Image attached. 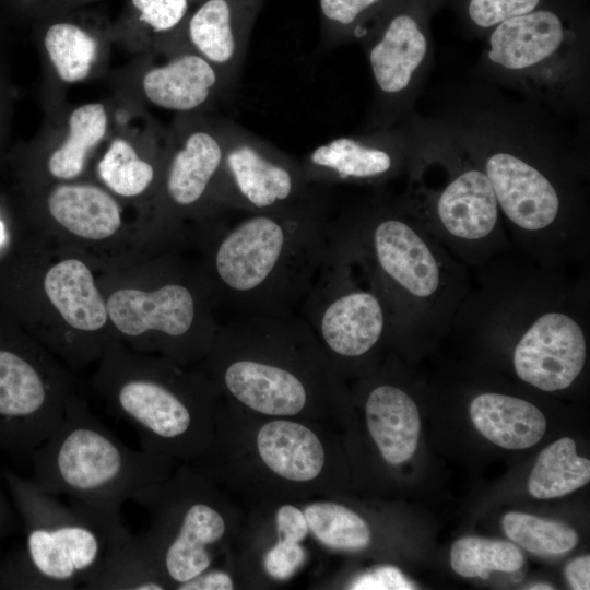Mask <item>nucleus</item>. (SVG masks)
<instances>
[{"label":"nucleus","mask_w":590,"mask_h":590,"mask_svg":"<svg viewBox=\"0 0 590 590\" xmlns=\"http://www.w3.org/2000/svg\"><path fill=\"white\" fill-rule=\"evenodd\" d=\"M563 38L562 22L556 14L529 12L498 24L489 37L488 58L510 70L530 68L551 57Z\"/></svg>","instance_id":"obj_25"},{"label":"nucleus","mask_w":590,"mask_h":590,"mask_svg":"<svg viewBox=\"0 0 590 590\" xmlns=\"http://www.w3.org/2000/svg\"><path fill=\"white\" fill-rule=\"evenodd\" d=\"M266 0H204L190 13L176 51L199 54L234 90L250 36Z\"/></svg>","instance_id":"obj_19"},{"label":"nucleus","mask_w":590,"mask_h":590,"mask_svg":"<svg viewBox=\"0 0 590 590\" xmlns=\"http://www.w3.org/2000/svg\"><path fill=\"white\" fill-rule=\"evenodd\" d=\"M475 428L506 449H524L538 444L546 429L543 413L532 403L500 393H482L470 404Z\"/></svg>","instance_id":"obj_28"},{"label":"nucleus","mask_w":590,"mask_h":590,"mask_svg":"<svg viewBox=\"0 0 590 590\" xmlns=\"http://www.w3.org/2000/svg\"><path fill=\"white\" fill-rule=\"evenodd\" d=\"M300 161L226 118V145L217 187L223 214L267 212L324 201Z\"/></svg>","instance_id":"obj_14"},{"label":"nucleus","mask_w":590,"mask_h":590,"mask_svg":"<svg viewBox=\"0 0 590 590\" xmlns=\"http://www.w3.org/2000/svg\"><path fill=\"white\" fill-rule=\"evenodd\" d=\"M140 25L123 45L138 56L175 52L190 15L191 0H131Z\"/></svg>","instance_id":"obj_30"},{"label":"nucleus","mask_w":590,"mask_h":590,"mask_svg":"<svg viewBox=\"0 0 590 590\" xmlns=\"http://www.w3.org/2000/svg\"><path fill=\"white\" fill-rule=\"evenodd\" d=\"M237 580L229 568L210 567L191 580L180 585L177 590H233Z\"/></svg>","instance_id":"obj_37"},{"label":"nucleus","mask_w":590,"mask_h":590,"mask_svg":"<svg viewBox=\"0 0 590 590\" xmlns=\"http://www.w3.org/2000/svg\"><path fill=\"white\" fill-rule=\"evenodd\" d=\"M97 280L115 341L189 367L206 356L220 323L200 263L164 251L103 268Z\"/></svg>","instance_id":"obj_4"},{"label":"nucleus","mask_w":590,"mask_h":590,"mask_svg":"<svg viewBox=\"0 0 590 590\" xmlns=\"http://www.w3.org/2000/svg\"><path fill=\"white\" fill-rule=\"evenodd\" d=\"M529 589H534V590H538V589H542V590H550V589H553L552 586L550 585H544V583H538V585H532L531 587H529Z\"/></svg>","instance_id":"obj_39"},{"label":"nucleus","mask_w":590,"mask_h":590,"mask_svg":"<svg viewBox=\"0 0 590 590\" xmlns=\"http://www.w3.org/2000/svg\"><path fill=\"white\" fill-rule=\"evenodd\" d=\"M46 238L76 248L101 268L137 257L139 225L127 206L95 179L39 184Z\"/></svg>","instance_id":"obj_13"},{"label":"nucleus","mask_w":590,"mask_h":590,"mask_svg":"<svg viewBox=\"0 0 590 590\" xmlns=\"http://www.w3.org/2000/svg\"><path fill=\"white\" fill-rule=\"evenodd\" d=\"M386 141L341 137L320 144L300 161L307 180L316 186L377 181L397 166Z\"/></svg>","instance_id":"obj_21"},{"label":"nucleus","mask_w":590,"mask_h":590,"mask_svg":"<svg viewBox=\"0 0 590 590\" xmlns=\"http://www.w3.org/2000/svg\"><path fill=\"white\" fill-rule=\"evenodd\" d=\"M33 481L71 505L108 522L120 519L121 505L167 476L179 462L118 439L75 392L55 432L31 455Z\"/></svg>","instance_id":"obj_6"},{"label":"nucleus","mask_w":590,"mask_h":590,"mask_svg":"<svg viewBox=\"0 0 590 590\" xmlns=\"http://www.w3.org/2000/svg\"><path fill=\"white\" fill-rule=\"evenodd\" d=\"M352 590H413L415 585L394 566H379L353 577L345 586Z\"/></svg>","instance_id":"obj_36"},{"label":"nucleus","mask_w":590,"mask_h":590,"mask_svg":"<svg viewBox=\"0 0 590 590\" xmlns=\"http://www.w3.org/2000/svg\"><path fill=\"white\" fill-rule=\"evenodd\" d=\"M356 267L329 244L326 259L300 303L308 324L341 378L354 362L367 358L390 327L387 306ZM363 273V272H362Z\"/></svg>","instance_id":"obj_11"},{"label":"nucleus","mask_w":590,"mask_h":590,"mask_svg":"<svg viewBox=\"0 0 590 590\" xmlns=\"http://www.w3.org/2000/svg\"><path fill=\"white\" fill-rule=\"evenodd\" d=\"M442 228L457 240L475 243L488 237L498 221V202L484 170L468 169L451 180L436 202Z\"/></svg>","instance_id":"obj_23"},{"label":"nucleus","mask_w":590,"mask_h":590,"mask_svg":"<svg viewBox=\"0 0 590 590\" xmlns=\"http://www.w3.org/2000/svg\"><path fill=\"white\" fill-rule=\"evenodd\" d=\"M484 172L498 206L514 225L528 233H541L555 223L559 196L538 168L517 155L496 152L486 158Z\"/></svg>","instance_id":"obj_20"},{"label":"nucleus","mask_w":590,"mask_h":590,"mask_svg":"<svg viewBox=\"0 0 590 590\" xmlns=\"http://www.w3.org/2000/svg\"><path fill=\"white\" fill-rule=\"evenodd\" d=\"M3 516H4V508H3V505H2L1 499H0V527H1L2 521L4 519Z\"/></svg>","instance_id":"obj_41"},{"label":"nucleus","mask_w":590,"mask_h":590,"mask_svg":"<svg viewBox=\"0 0 590 590\" xmlns=\"http://www.w3.org/2000/svg\"><path fill=\"white\" fill-rule=\"evenodd\" d=\"M92 388L111 414L135 428L143 450L193 464L213 441L220 394L196 366L113 341Z\"/></svg>","instance_id":"obj_5"},{"label":"nucleus","mask_w":590,"mask_h":590,"mask_svg":"<svg viewBox=\"0 0 590 590\" xmlns=\"http://www.w3.org/2000/svg\"><path fill=\"white\" fill-rule=\"evenodd\" d=\"M229 212L194 243L216 305L240 315H283L302 303L329 246L326 201Z\"/></svg>","instance_id":"obj_2"},{"label":"nucleus","mask_w":590,"mask_h":590,"mask_svg":"<svg viewBox=\"0 0 590 590\" xmlns=\"http://www.w3.org/2000/svg\"><path fill=\"white\" fill-rule=\"evenodd\" d=\"M5 241V229L3 223L0 221V246Z\"/></svg>","instance_id":"obj_40"},{"label":"nucleus","mask_w":590,"mask_h":590,"mask_svg":"<svg viewBox=\"0 0 590 590\" xmlns=\"http://www.w3.org/2000/svg\"><path fill=\"white\" fill-rule=\"evenodd\" d=\"M540 0H471L469 14L479 26L491 27L532 12Z\"/></svg>","instance_id":"obj_35"},{"label":"nucleus","mask_w":590,"mask_h":590,"mask_svg":"<svg viewBox=\"0 0 590 590\" xmlns=\"http://www.w3.org/2000/svg\"><path fill=\"white\" fill-rule=\"evenodd\" d=\"M382 0H318L321 44L332 47L350 33L357 34L361 19Z\"/></svg>","instance_id":"obj_34"},{"label":"nucleus","mask_w":590,"mask_h":590,"mask_svg":"<svg viewBox=\"0 0 590 590\" xmlns=\"http://www.w3.org/2000/svg\"><path fill=\"white\" fill-rule=\"evenodd\" d=\"M367 434L389 465L406 462L414 455L420 436V414L413 399L390 382L375 384L364 400Z\"/></svg>","instance_id":"obj_22"},{"label":"nucleus","mask_w":590,"mask_h":590,"mask_svg":"<svg viewBox=\"0 0 590 590\" xmlns=\"http://www.w3.org/2000/svg\"><path fill=\"white\" fill-rule=\"evenodd\" d=\"M306 517L309 535L328 551L359 553L373 542L370 524L338 497H320L298 504Z\"/></svg>","instance_id":"obj_29"},{"label":"nucleus","mask_w":590,"mask_h":590,"mask_svg":"<svg viewBox=\"0 0 590 590\" xmlns=\"http://www.w3.org/2000/svg\"><path fill=\"white\" fill-rule=\"evenodd\" d=\"M590 461L576 452V442L563 437L543 449L528 481L531 496L550 499L565 496L589 483Z\"/></svg>","instance_id":"obj_31"},{"label":"nucleus","mask_w":590,"mask_h":590,"mask_svg":"<svg viewBox=\"0 0 590 590\" xmlns=\"http://www.w3.org/2000/svg\"><path fill=\"white\" fill-rule=\"evenodd\" d=\"M334 437L330 425L248 413L220 398L213 441L191 465L251 505L337 497Z\"/></svg>","instance_id":"obj_3"},{"label":"nucleus","mask_w":590,"mask_h":590,"mask_svg":"<svg viewBox=\"0 0 590 590\" xmlns=\"http://www.w3.org/2000/svg\"><path fill=\"white\" fill-rule=\"evenodd\" d=\"M78 392L71 369L40 343L0 347V450L32 455Z\"/></svg>","instance_id":"obj_12"},{"label":"nucleus","mask_w":590,"mask_h":590,"mask_svg":"<svg viewBox=\"0 0 590 590\" xmlns=\"http://www.w3.org/2000/svg\"><path fill=\"white\" fill-rule=\"evenodd\" d=\"M521 551L512 543L465 536L452 544V569L463 577L486 579L492 571H516L523 565Z\"/></svg>","instance_id":"obj_32"},{"label":"nucleus","mask_w":590,"mask_h":590,"mask_svg":"<svg viewBox=\"0 0 590 590\" xmlns=\"http://www.w3.org/2000/svg\"><path fill=\"white\" fill-rule=\"evenodd\" d=\"M87 590H166L163 578L141 533H131L120 519L109 527L106 550Z\"/></svg>","instance_id":"obj_24"},{"label":"nucleus","mask_w":590,"mask_h":590,"mask_svg":"<svg viewBox=\"0 0 590 590\" xmlns=\"http://www.w3.org/2000/svg\"><path fill=\"white\" fill-rule=\"evenodd\" d=\"M113 129L98 154L93 178L139 214V231L162 173L167 128L144 107L117 95L111 99Z\"/></svg>","instance_id":"obj_15"},{"label":"nucleus","mask_w":590,"mask_h":590,"mask_svg":"<svg viewBox=\"0 0 590 590\" xmlns=\"http://www.w3.org/2000/svg\"><path fill=\"white\" fill-rule=\"evenodd\" d=\"M220 398L248 413L334 426L346 393L315 334L300 316L240 315L220 323L196 366Z\"/></svg>","instance_id":"obj_1"},{"label":"nucleus","mask_w":590,"mask_h":590,"mask_svg":"<svg viewBox=\"0 0 590 590\" xmlns=\"http://www.w3.org/2000/svg\"><path fill=\"white\" fill-rule=\"evenodd\" d=\"M38 153L39 184L94 179L114 122L113 102L55 105Z\"/></svg>","instance_id":"obj_17"},{"label":"nucleus","mask_w":590,"mask_h":590,"mask_svg":"<svg viewBox=\"0 0 590 590\" xmlns=\"http://www.w3.org/2000/svg\"><path fill=\"white\" fill-rule=\"evenodd\" d=\"M8 483L25 531L24 551L11 569L14 585L43 590L83 587L102 560L111 523L63 504L33 480L8 474Z\"/></svg>","instance_id":"obj_9"},{"label":"nucleus","mask_w":590,"mask_h":590,"mask_svg":"<svg viewBox=\"0 0 590 590\" xmlns=\"http://www.w3.org/2000/svg\"><path fill=\"white\" fill-rule=\"evenodd\" d=\"M565 576L575 590L590 589V557L589 555L578 557L569 562L565 568Z\"/></svg>","instance_id":"obj_38"},{"label":"nucleus","mask_w":590,"mask_h":590,"mask_svg":"<svg viewBox=\"0 0 590 590\" xmlns=\"http://www.w3.org/2000/svg\"><path fill=\"white\" fill-rule=\"evenodd\" d=\"M119 75L118 94L177 115L209 110L234 90L220 70L190 49L142 55Z\"/></svg>","instance_id":"obj_16"},{"label":"nucleus","mask_w":590,"mask_h":590,"mask_svg":"<svg viewBox=\"0 0 590 590\" xmlns=\"http://www.w3.org/2000/svg\"><path fill=\"white\" fill-rule=\"evenodd\" d=\"M99 270L83 251L46 238L37 341L71 370L97 363L115 341Z\"/></svg>","instance_id":"obj_10"},{"label":"nucleus","mask_w":590,"mask_h":590,"mask_svg":"<svg viewBox=\"0 0 590 590\" xmlns=\"http://www.w3.org/2000/svg\"><path fill=\"white\" fill-rule=\"evenodd\" d=\"M502 524L511 541L540 556L565 554L578 542L576 531L567 524L524 512L506 514Z\"/></svg>","instance_id":"obj_33"},{"label":"nucleus","mask_w":590,"mask_h":590,"mask_svg":"<svg viewBox=\"0 0 590 590\" xmlns=\"http://www.w3.org/2000/svg\"><path fill=\"white\" fill-rule=\"evenodd\" d=\"M427 52V40L408 14L393 16L369 47L368 60L376 85L385 96L403 92Z\"/></svg>","instance_id":"obj_26"},{"label":"nucleus","mask_w":590,"mask_h":590,"mask_svg":"<svg viewBox=\"0 0 590 590\" xmlns=\"http://www.w3.org/2000/svg\"><path fill=\"white\" fill-rule=\"evenodd\" d=\"M516 374L543 391L568 388L586 362V338L570 315L552 310L540 315L514 350Z\"/></svg>","instance_id":"obj_18"},{"label":"nucleus","mask_w":590,"mask_h":590,"mask_svg":"<svg viewBox=\"0 0 590 590\" xmlns=\"http://www.w3.org/2000/svg\"><path fill=\"white\" fill-rule=\"evenodd\" d=\"M43 50L52 82L66 86L101 74L109 47L92 31L73 22H56L46 28Z\"/></svg>","instance_id":"obj_27"},{"label":"nucleus","mask_w":590,"mask_h":590,"mask_svg":"<svg viewBox=\"0 0 590 590\" xmlns=\"http://www.w3.org/2000/svg\"><path fill=\"white\" fill-rule=\"evenodd\" d=\"M132 500L148 512L149 528L141 535L169 589L227 555L245 519L223 488L188 463H178Z\"/></svg>","instance_id":"obj_7"},{"label":"nucleus","mask_w":590,"mask_h":590,"mask_svg":"<svg viewBox=\"0 0 590 590\" xmlns=\"http://www.w3.org/2000/svg\"><path fill=\"white\" fill-rule=\"evenodd\" d=\"M226 145V118L176 115L156 190L142 219L139 256L179 251L221 219L217 187Z\"/></svg>","instance_id":"obj_8"}]
</instances>
